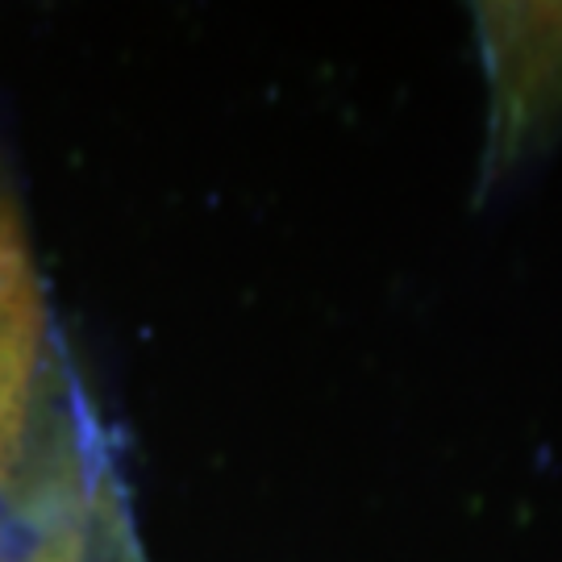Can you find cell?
Returning a JSON list of instances; mask_svg holds the SVG:
<instances>
[{
    "label": "cell",
    "mask_w": 562,
    "mask_h": 562,
    "mask_svg": "<svg viewBox=\"0 0 562 562\" xmlns=\"http://www.w3.org/2000/svg\"><path fill=\"white\" fill-rule=\"evenodd\" d=\"M42 292L13 209L0 201V480L13 471L42 367Z\"/></svg>",
    "instance_id": "6da1fadb"
}]
</instances>
